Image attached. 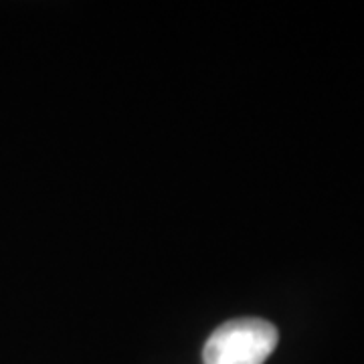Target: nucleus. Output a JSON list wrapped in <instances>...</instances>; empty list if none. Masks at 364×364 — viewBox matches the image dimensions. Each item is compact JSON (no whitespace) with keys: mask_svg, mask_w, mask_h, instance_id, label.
I'll return each mask as SVG.
<instances>
[{"mask_svg":"<svg viewBox=\"0 0 364 364\" xmlns=\"http://www.w3.org/2000/svg\"><path fill=\"white\" fill-rule=\"evenodd\" d=\"M277 328L261 318H239L208 336L205 364H263L277 346Z\"/></svg>","mask_w":364,"mask_h":364,"instance_id":"f257e3e1","label":"nucleus"}]
</instances>
